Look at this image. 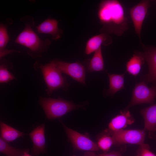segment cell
I'll return each instance as SVG.
<instances>
[{"instance_id":"1","label":"cell","mask_w":156,"mask_h":156,"mask_svg":"<svg viewBox=\"0 0 156 156\" xmlns=\"http://www.w3.org/2000/svg\"><path fill=\"white\" fill-rule=\"evenodd\" d=\"M97 14L100 22L103 25L101 33H113L120 36L127 30V18L122 5L118 1H101Z\"/></svg>"},{"instance_id":"2","label":"cell","mask_w":156,"mask_h":156,"mask_svg":"<svg viewBox=\"0 0 156 156\" xmlns=\"http://www.w3.org/2000/svg\"><path fill=\"white\" fill-rule=\"evenodd\" d=\"M20 21L24 23V28L15 39V42L28 48V53L33 57L41 56L42 53L51 44V41L49 39H41L33 30L35 22L32 17L26 16L21 17Z\"/></svg>"},{"instance_id":"3","label":"cell","mask_w":156,"mask_h":156,"mask_svg":"<svg viewBox=\"0 0 156 156\" xmlns=\"http://www.w3.org/2000/svg\"><path fill=\"white\" fill-rule=\"evenodd\" d=\"M39 102L47 118L51 120L60 118L70 112L83 107L82 105L60 98L40 97Z\"/></svg>"},{"instance_id":"4","label":"cell","mask_w":156,"mask_h":156,"mask_svg":"<svg viewBox=\"0 0 156 156\" xmlns=\"http://www.w3.org/2000/svg\"><path fill=\"white\" fill-rule=\"evenodd\" d=\"M39 67L47 86L46 91L48 95L61 88L65 90L68 89L69 85L62 73L52 62L45 65L40 64Z\"/></svg>"},{"instance_id":"5","label":"cell","mask_w":156,"mask_h":156,"mask_svg":"<svg viewBox=\"0 0 156 156\" xmlns=\"http://www.w3.org/2000/svg\"><path fill=\"white\" fill-rule=\"evenodd\" d=\"M156 98V83L150 88L142 81L137 83L132 92L131 100L126 109L132 106L142 104H153Z\"/></svg>"},{"instance_id":"6","label":"cell","mask_w":156,"mask_h":156,"mask_svg":"<svg viewBox=\"0 0 156 156\" xmlns=\"http://www.w3.org/2000/svg\"><path fill=\"white\" fill-rule=\"evenodd\" d=\"M69 140L76 150L90 152L99 150L96 143L89 137L82 134L66 126L62 121L60 120Z\"/></svg>"},{"instance_id":"7","label":"cell","mask_w":156,"mask_h":156,"mask_svg":"<svg viewBox=\"0 0 156 156\" xmlns=\"http://www.w3.org/2000/svg\"><path fill=\"white\" fill-rule=\"evenodd\" d=\"M105 131L112 136L115 145L127 144L140 145L144 143L146 134L145 129H123L112 133Z\"/></svg>"},{"instance_id":"8","label":"cell","mask_w":156,"mask_h":156,"mask_svg":"<svg viewBox=\"0 0 156 156\" xmlns=\"http://www.w3.org/2000/svg\"><path fill=\"white\" fill-rule=\"evenodd\" d=\"M51 62L62 73L68 75L83 85L86 84V70L84 65L80 62L70 63L57 60Z\"/></svg>"},{"instance_id":"9","label":"cell","mask_w":156,"mask_h":156,"mask_svg":"<svg viewBox=\"0 0 156 156\" xmlns=\"http://www.w3.org/2000/svg\"><path fill=\"white\" fill-rule=\"evenodd\" d=\"M150 6L148 1L143 0L130 10V15L135 32L140 40L142 25Z\"/></svg>"},{"instance_id":"10","label":"cell","mask_w":156,"mask_h":156,"mask_svg":"<svg viewBox=\"0 0 156 156\" xmlns=\"http://www.w3.org/2000/svg\"><path fill=\"white\" fill-rule=\"evenodd\" d=\"M44 131L45 125L43 124L36 127L29 134L33 143L31 152L34 156H38L46 153Z\"/></svg>"},{"instance_id":"11","label":"cell","mask_w":156,"mask_h":156,"mask_svg":"<svg viewBox=\"0 0 156 156\" xmlns=\"http://www.w3.org/2000/svg\"><path fill=\"white\" fill-rule=\"evenodd\" d=\"M142 45L144 49L142 53L147 63L148 72L141 79L146 83L156 82V47Z\"/></svg>"},{"instance_id":"12","label":"cell","mask_w":156,"mask_h":156,"mask_svg":"<svg viewBox=\"0 0 156 156\" xmlns=\"http://www.w3.org/2000/svg\"><path fill=\"white\" fill-rule=\"evenodd\" d=\"M135 119L129 110L120 111V114L113 118L109 124L108 129L105 130L109 133L123 129L128 125H132Z\"/></svg>"},{"instance_id":"13","label":"cell","mask_w":156,"mask_h":156,"mask_svg":"<svg viewBox=\"0 0 156 156\" xmlns=\"http://www.w3.org/2000/svg\"><path fill=\"white\" fill-rule=\"evenodd\" d=\"M59 21L53 18H48L36 27L39 33L51 35L54 40L60 39L62 34L63 31L59 28Z\"/></svg>"},{"instance_id":"14","label":"cell","mask_w":156,"mask_h":156,"mask_svg":"<svg viewBox=\"0 0 156 156\" xmlns=\"http://www.w3.org/2000/svg\"><path fill=\"white\" fill-rule=\"evenodd\" d=\"M112 42V38L108 34L105 33L94 36L87 41L85 49V53L88 55L95 52L101 44L107 46Z\"/></svg>"},{"instance_id":"15","label":"cell","mask_w":156,"mask_h":156,"mask_svg":"<svg viewBox=\"0 0 156 156\" xmlns=\"http://www.w3.org/2000/svg\"><path fill=\"white\" fill-rule=\"evenodd\" d=\"M94 52L92 58L86 60L84 62L86 71L89 73L105 70L101 47Z\"/></svg>"},{"instance_id":"16","label":"cell","mask_w":156,"mask_h":156,"mask_svg":"<svg viewBox=\"0 0 156 156\" xmlns=\"http://www.w3.org/2000/svg\"><path fill=\"white\" fill-rule=\"evenodd\" d=\"M140 113L144 121V129L151 132H156V104L142 109Z\"/></svg>"},{"instance_id":"17","label":"cell","mask_w":156,"mask_h":156,"mask_svg":"<svg viewBox=\"0 0 156 156\" xmlns=\"http://www.w3.org/2000/svg\"><path fill=\"white\" fill-rule=\"evenodd\" d=\"M145 60L142 53L135 52L133 56L126 63V71L136 77L140 72Z\"/></svg>"},{"instance_id":"18","label":"cell","mask_w":156,"mask_h":156,"mask_svg":"<svg viewBox=\"0 0 156 156\" xmlns=\"http://www.w3.org/2000/svg\"><path fill=\"white\" fill-rule=\"evenodd\" d=\"M109 80V87L106 90V94L113 95L119 91L125 89L124 77L125 73L110 74L106 72Z\"/></svg>"},{"instance_id":"19","label":"cell","mask_w":156,"mask_h":156,"mask_svg":"<svg viewBox=\"0 0 156 156\" xmlns=\"http://www.w3.org/2000/svg\"><path fill=\"white\" fill-rule=\"evenodd\" d=\"M1 137L6 142H11L23 136L24 134L7 124L0 123Z\"/></svg>"},{"instance_id":"20","label":"cell","mask_w":156,"mask_h":156,"mask_svg":"<svg viewBox=\"0 0 156 156\" xmlns=\"http://www.w3.org/2000/svg\"><path fill=\"white\" fill-rule=\"evenodd\" d=\"M13 21L10 18H8L4 23L0 24V56L7 50L5 49L7 44L10 40L8 33V28L9 25L12 24Z\"/></svg>"},{"instance_id":"21","label":"cell","mask_w":156,"mask_h":156,"mask_svg":"<svg viewBox=\"0 0 156 156\" xmlns=\"http://www.w3.org/2000/svg\"><path fill=\"white\" fill-rule=\"evenodd\" d=\"M29 151V148L21 149L12 147L1 137L0 138V152L6 156H21Z\"/></svg>"},{"instance_id":"22","label":"cell","mask_w":156,"mask_h":156,"mask_svg":"<svg viewBox=\"0 0 156 156\" xmlns=\"http://www.w3.org/2000/svg\"><path fill=\"white\" fill-rule=\"evenodd\" d=\"M97 144L99 149L106 152L114 144V142L112 136L105 131V133L98 138Z\"/></svg>"},{"instance_id":"23","label":"cell","mask_w":156,"mask_h":156,"mask_svg":"<svg viewBox=\"0 0 156 156\" xmlns=\"http://www.w3.org/2000/svg\"><path fill=\"white\" fill-rule=\"evenodd\" d=\"M15 79L14 75L9 71L6 66L2 64L0 67V82L7 83Z\"/></svg>"},{"instance_id":"24","label":"cell","mask_w":156,"mask_h":156,"mask_svg":"<svg viewBox=\"0 0 156 156\" xmlns=\"http://www.w3.org/2000/svg\"><path fill=\"white\" fill-rule=\"evenodd\" d=\"M139 153L140 156H156L150 150L149 145L144 143L140 145Z\"/></svg>"},{"instance_id":"25","label":"cell","mask_w":156,"mask_h":156,"mask_svg":"<svg viewBox=\"0 0 156 156\" xmlns=\"http://www.w3.org/2000/svg\"><path fill=\"white\" fill-rule=\"evenodd\" d=\"M84 156H122L121 153L117 152H112L108 153L96 155L93 152H89L86 153Z\"/></svg>"},{"instance_id":"26","label":"cell","mask_w":156,"mask_h":156,"mask_svg":"<svg viewBox=\"0 0 156 156\" xmlns=\"http://www.w3.org/2000/svg\"><path fill=\"white\" fill-rule=\"evenodd\" d=\"M29 152H26L22 155L21 156H32L29 153Z\"/></svg>"},{"instance_id":"27","label":"cell","mask_w":156,"mask_h":156,"mask_svg":"<svg viewBox=\"0 0 156 156\" xmlns=\"http://www.w3.org/2000/svg\"><path fill=\"white\" fill-rule=\"evenodd\" d=\"M152 136H154V137H155V138H156V135H154V136H153V135H152Z\"/></svg>"},{"instance_id":"28","label":"cell","mask_w":156,"mask_h":156,"mask_svg":"<svg viewBox=\"0 0 156 156\" xmlns=\"http://www.w3.org/2000/svg\"><path fill=\"white\" fill-rule=\"evenodd\" d=\"M137 156H140L139 155H137Z\"/></svg>"},{"instance_id":"29","label":"cell","mask_w":156,"mask_h":156,"mask_svg":"<svg viewBox=\"0 0 156 156\" xmlns=\"http://www.w3.org/2000/svg\"><path fill=\"white\" fill-rule=\"evenodd\" d=\"M75 156V155H74V156Z\"/></svg>"}]
</instances>
